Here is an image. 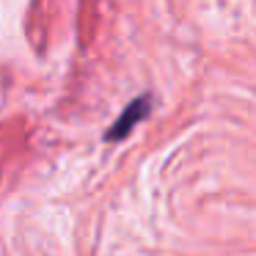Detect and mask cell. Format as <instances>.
<instances>
[{"label":"cell","instance_id":"6da1fadb","mask_svg":"<svg viewBox=\"0 0 256 256\" xmlns=\"http://www.w3.org/2000/svg\"><path fill=\"white\" fill-rule=\"evenodd\" d=\"M149 108H152V100H149V96H138V100H132L127 108H124L122 116H118V122L113 124L110 130H108V140H122L124 135H130L135 124H138L140 118H146Z\"/></svg>","mask_w":256,"mask_h":256}]
</instances>
